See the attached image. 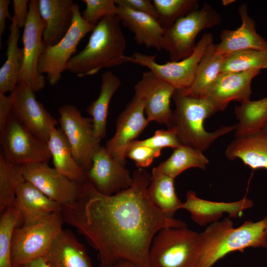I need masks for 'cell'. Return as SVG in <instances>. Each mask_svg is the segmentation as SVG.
I'll list each match as a JSON object with an SVG mask.
<instances>
[{
  "mask_svg": "<svg viewBox=\"0 0 267 267\" xmlns=\"http://www.w3.org/2000/svg\"><path fill=\"white\" fill-rule=\"evenodd\" d=\"M172 98L176 108L166 126L176 132L182 145L203 152L216 139L236 130L234 125L222 126L213 132L206 131L205 120L219 112L207 96L194 95L188 89H175Z\"/></svg>",
  "mask_w": 267,
  "mask_h": 267,
  "instance_id": "obj_2",
  "label": "cell"
},
{
  "mask_svg": "<svg viewBox=\"0 0 267 267\" xmlns=\"http://www.w3.org/2000/svg\"><path fill=\"white\" fill-rule=\"evenodd\" d=\"M88 180L99 193L112 195L130 188L134 182L130 172L99 146L94 152L92 164L87 172Z\"/></svg>",
  "mask_w": 267,
  "mask_h": 267,
  "instance_id": "obj_17",
  "label": "cell"
},
{
  "mask_svg": "<svg viewBox=\"0 0 267 267\" xmlns=\"http://www.w3.org/2000/svg\"><path fill=\"white\" fill-rule=\"evenodd\" d=\"M120 79L112 71H107L101 76L100 90L98 98L93 101L87 109L91 116L94 134L100 140L106 134V123L110 100L120 87Z\"/></svg>",
  "mask_w": 267,
  "mask_h": 267,
  "instance_id": "obj_29",
  "label": "cell"
},
{
  "mask_svg": "<svg viewBox=\"0 0 267 267\" xmlns=\"http://www.w3.org/2000/svg\"><path fill=\"white\" fill-rule=\"evenodd\" d=\"M11 3L9 0H0V46L1 36L5 29V20L8 19L11 21L12 17L10 15L8 7Z\"/></svg>",
  "mask_w": 267,
  "mask_h": 267,
  "instance_id": "obj_43",
  "label": "cell"
},
{
  "mask_svg": "<svg viewBox=\"0 0 267 267\" xmlns=\"http://www.w3.org/2000/svg\"><path fill=\"white\" fill-rule=\"evenodd\" d=\"M64 222L62 212L57 211L35 223L16 227L11 252L12 267L44 257L63 230Z\"/></svg>",
  "mask_w": 267,
  "mask_h": 267,
  "instance_id": "obj_6",
  "label": "cell"
},
{
  "mask_svg": "<svg viewBox=\"0 0 267 267\" xmlns=\"http://www.w3.org/2000/svg\"><path fill=\"white\" fill-rule=\"evenodd\" d=\"M9 27L6 59L0 68V93H11L19 83L23 62V49L18 46L20 30L12 17Z\"/></svg>",
  "mask_w": 267,
  "mask_h": 267,
  "instance_id": "obj_27",
  "label": "cell"
},
{
  "mask_svg": "<svg viewBox=\"0 0 267 267\" xmlns=\"http://www.w3.org/2000/svg\"><path fill=\"white\" fill-rule=\"evenodd\" d=\"M260 72L254 70L221 73L205 96L214 102L218 111L225 110L231 101L242 103L250 100L252 81Z\"/></svg>",
  "mask_w": 267,
  "mask_h": 267,
  "instance_id": "obj_18",
  "label": "cell"
},
{
  "mask_svg": "<svg viewBox=\"0 0 267 267\" xmlns=\"http://www.w3.org/2000/svg\"><path fill=\"white\" fill-rule=\"evenodd\" d=\"M174 178L154 167L147 188V195L152 203L167 217L174 218L181 209L182 203L177 196L174 187Z\"/></svg>",
  "mask_w": 267,
  "mask_h": 267,
  "instance_id": "obj_28",
  "label": "cell"
},
{
  "mask_svg": "<svg viewBox=\"0 0 267 267\" xmlns=\"http://www.w3.org/2000/svg\"><path fill=\"white\" fill-rule=\"evenodd\" d=\"M13 206L19 213L24 225L35 223L54 212L62 211L63 208L26 181L17 188Z\"/></svg>",
  "mask_w": 267,
  "mask_h": 267,
  "instance_id": "obj_21",
  "label": "cell"
},
{
  "mask_svg": "<svg viewBox=\"0 0 267 267\" xmlns=\"http://www.w3.org/2000/svg\"><path fill=\"white\" fill-rule=\"evenodd\" d=\"M242 116L247 127L257 130L267 124V96L257 100H249L242 107Z\"/></svg>",
  "mask_w": 267,
  "mask_h": 267,
  "instance_id": "obj_36",
  "label": "cell"
},
{
  "mask_svg": "<svg viewBox=\"0 0 267 267\" xmlns=\"http://www.w3.org/2000/svg\"><path fill=\"white\" fill-rule=\"evenodd\" d=\"M203 248L200 233L186 227H166L154 236L149 252L151 267H198Z\"/></svg>",
  "mask_w": 267,
  "mask_h": 267,
  "instance_id": "obj_5",
  "label": "cell"
},
{
  "mask_svg": "<svg viewBox=\"0 0 267 267\" xmlns=\"http://www.w3.org/2000/svg\"><path fill=\"white\" fill-rule=\"evenodd\" d=\"M54 168L71 180L82 183L88 180L86 171L77 163L60 128H55L47 141Z\"/></svg>",
  "mask_w": 267,
  "mask_h": 267,
  "instance_id": "obj_26",
  "label": "cell"
},
{
  "mask_svg": "<svg viewBox=\"0 0 267 267\" xmlns=\"http://www.w3.org/2000/svg\"><path fill=\"white\" fill-rule=\"evenodd\" d=\"M0 144L4 159L15 165L48 162L51 158L47 142L33 134L12 115L0 133Z\"/></svg>",
  "mask_w": 267,
  "mask_h": 267,
  "instance_id": "obj_10",
  "label": "cell"
},
{
  "mask_svg": "<svg viewBox=\"0 0 267 267\" xmlns=\"http://www.w3.org/2000/svg\"><path fill=\"white\" fill-rule=\"evenodd\" d=\"M44 28V23L40 14L38 0H31L22 36L23 62L19 83L27 84L35 92L43 89L45 84L44 76L38 70L39 59L45 46L43 38Z\"/></svg>",
  "mask_w": 267,
  "mask_h": 267,
  "instance_id": "obj_12",
  "label": "cell"
},
{
  "mask_svg": "<svg viewBox=\"0 0 267 267\" xmlns=\"http://www.w3.org/2000/svg\"><path fill=\"white\" fill-rule=\"evenodd\" d=\"M86 8L82 13L88 23L96 26L103 18L117 15L118 6L115 0H83Z\"/></svg>",
  "mask_w": 267,
  "mask_h": 267,
  "instance_id": "obj_37",
  "label": "cell"
},
{
  "mask_svg": "<svg viewBox=\"0 0 267 267\" xmlns=\"http://www.w3.org/2000/svg\"><path fill=\"white\" fill-rule=\"evenodd\" d=\"M267 68V51L246 49L224 56L221 73L260 71Z\"/></svg>",
  "mask_w": 267,
  "mask_h": 267,
  "instance_id": "obj_33",
  "label": "cell"
},
{
  "mask_svg": "<svg viewBox=\"0 0 267 267\" xmlns=\"http://www.w3.org/2000/svg\"><path fill=\"white\" fill-rule=\"evenodd\" d=\"M27 84L19 83L13 92L11 115L37 137L47 142L57 121L36 97Z\"/></svg>",
  "mask_w": 267,
  "mask_h": 267,
  "instance_id": "obj_14",
  "label": "cell"
},
{
  "mask_svg": "<svg viewBox=\"0 0 267 267\" xmlns=\"http://www.w3.org/2000/svg\"><path fill=\"white\" fill-rule=\"evenodd\" d=\"M16 267H50L44 257L40 258Z\"/></svg>",
  "mask_w": 267,
  "mask_h": 267,
  "instance_id": "obj_44",
  "label": "cell"
},
{
  "mask_svg": "<svg viewBox=\"0 0 267 267\" xmlns=\"http://www.w3.org/2000/svg\"><path fill=\"white\" fill-rule=\"evenodd\" d=\"M175 89L150 70L143 73L134 87V95L142 102L149 122L167 125L173 114L170 101Z\"/></svg>",
  "mask_w": 267,
  "mask_h": 267,
  "instance_id": "obj_16",
  "label": "cell"
},
{
  "mask_svg": "<svg viewBox=\"0 0 267 267\" xmlns=\"http://www.w3.org/2000/svg\"><path fill=\"white\" fill-rule=\"evenodd\" d=\"M267 217L256 222L247 221L237 228L228 218L211 223L200 233L203 248L198 267H212L233 252H243L249 247L267 248Z\"/></svg>",
  "mask_w": 267,
  "mask_h": 267,
  "instance_id": "obj_4",
  "label": "cell"
},
{
  "mask_svg": "<svg viewBox=\"0 0 267 267\" xmlns=\"http://www.w3.org/2000/svg\"><path fill=\"white\" fill-rule=\"evenodd\" d=\"M117 5L151 16L159 20L158 15L153 2L149 0H115Z\"/></svg>",
  "mask_w": 267,
  "mask_h": 267,
  "instance_id": "obj_40",
  "label": "cell"
},
{
  "mask_svg": "<svg viewBox=\"0 0 267 267\" xmlns=\"http://www.w3.org/2000/svg\"><path fill=\"white\" fill-rule=\"evenodd\" d=\"M221 20L220 14L206 3L165 29L162 47L169 53L170 61H178L189 56L196 47L198 34L205 29L219 25Z\"/></svg>",
  "mask_w": 267,
  "mask_h": 267,
  "instance_id": "obj_7",
  "label": "cell"
},
{
  "mask_svg": "<svg viewBox=\"0 0 267 267\" xmlns=\"http://www.w3.org/2000/svg\"><path fill=\"white\" fill-rule=\"evenodd\" d=\"M135 141L140 145L161 150L164 147H171L174 149L182 145L176 132L169 129L157 130L151 137Z\"/></svg>",
  "mask_w": 267,
  "mask_h": 267,
  "instance_id": "obj_39",
  "label": "cell"
},
{
  "mask_svg": "<svg viewBox=\"0 0 267 267\" xmlns=\"http://www.w3.org/2000/svg\"><path fill=\"white\" fill-rule=\"evenodd\" d=\"M129 188L112 195L98 192L88 179L73 205L63 206L64 222L85 236L98 252L100 267L120 261L137 267H151L152 240L166 227H186L181 220L167 217L150 201L147 190L151 174L142 168L133 173Z\"/></svg>",
  "mask_w": 267,
  "mask_h": 267,
  "instance_id": "obj_1",
  "label": "cell"
},
{
  "mask_svg": "<svg viewBox=\"0 0 267 267\" xmlns=\"http://www.w3.org/2000/svg\"><path fill=\"white\" fill-rule=\"evenodd\" d=\"M29 0H13V18L19 28L24 27L29 14Z\"/></svg>",
  "mask_w": 267,
  "mask_h": 267,
  "instance_id": "obj_42",
  "label": "cell"
},
{
  "mask_svg": "<svg viewBox=\"0 0 267 267\" xmlns=\"http://www.w3.org/2000/svg\"><path fill=\"white\" fill-rule=\"evenodd\" d=\"M95 27L83 18L79 5L75 3L72 24L67 33L57 44L45 46L38 62L39 72L46 74L51 86L58 83L80 42Z\"/></svg>",
  "mask_w": 267,
  "mask_h": 267,
  "instance_id": "obj_9",
  "label": "cell"
},
{
  "mask_svg": "<svg viewBox=\"0 0 267 267\" xmlns=\"http://www.w3.org/2000/svg\"><path fill=\"white\" fill-rule=\"evenodd\" d=\"M121 24L117 15L100 20L86 46L69 60L66 70L83 78L127 62V42Z\"/></svg>",
  "mask_w": 267,
  "mask_h": 267,
  "instance_id": "obj_3",
  "label": "cell"
},
{
  "mask_svg": "<svg viewBox=\"0 0 267 267\" xmlns=\"http://www.w3.org/2000/svg\"><path fill=\"white\" fill-rule=\"evenodd\" d=\"M25 181L22 166L6 161L0 153V211L13 206L17 188Z\"/></svg>",
  "mask_w": 267,
  "mask_h": 267,
  "instance_id": "obj_32",
  "label": "cell"
},
{
  "mask_svg": "<svg viewBox=\"0 0 267 267\" xmlns=\"http://www.w3.org/2000/svg\"><path fill=\"white\" fill-rule=\"evenodd\" d=\"M234 1H235V0H222V2L223 4V5H228L232 2H233Z\"/></svg>",
  "mask_w": 267,
  "mask_h": 267,
  "instance_id": "obj_46",
  "label": "cell"
},
{
  "mask_svg": "<svg viewBox=\"0 0 267 267\" xmlns=\"http://www.w3.org/2000/svg\"><path fill=\"white\" fill-rule=\"evenodd\" d=\"M253 201L244 197L235 202H215L198 197L195 192L189 191L181 209L188 211L192 220L200 226L218 222L225 213L230 218H237L246 209L252 207Z\"/></svg>",
  "mask_w": 267,
  "mask_h": 267,
  "instance_id": "obj_20",
  "label": "cell"
},
{
  "mask_svg": "<svg viewBox=\"0 0 267 267\" xmlns=\"http://www.w3.org/2000/svg\"><path fill=\"white\" fill-rule=\"evenodd\" d=\"M225 154L230 160L240 159L253 170H267V124L255 132L235 137Z\"/></svg>",
  "mask_w": 267,
  "mask_h": 267,
  "instance_id": "obj_22",
  "label": "cell"
},
{
  "mask_svg": "<svg viewBox=\"0 0 267 267\" xmlns=\"http://www.w3.org/2000/svg\"><path fill=\"white\" fill-rule=\"evenodd\" d=\"M212 43L201 59L194 81L188 90L197 96H205L221 73L224 55L217 53Z\"/></svg>",
  "mask_w": 267,
  "mask_h": 267,
  "instance_id": "obj_31",
  "label": "cell"
},
{
  "mask_svg": "<svg viewBox=\"0 0 267 267\" xmlns=\"http://www.w3.org/2000/svg\"><path fill=\"white\" fill-rule=\"evenodd\" d=\"M238 12L241 25L235 30L223 29L221 32L220 43L214 44L215 52L225 55L246 49L267 51V41L257 33L255 22L249 15L246 4L241 5Z\"/></svg>",
  "mask_w": 267,
  "mask_h": 267,
  "instance_id": "obj_19",
  "label": "cell"
},
{
  "mask_svg": "<svg viewBox=\"0 0 267 267\" xmlns=\"http://www.w3.org/2000/svg\"><path fill=\"white\" fill-rule=\"evenodd\" d=\"M21 166L25 181L62 206L74 204L79 197L83 183L71 180L49 167L48 162L32 163Z\"/></svg>",
  "mask_w": 267,
  "mask_h": 267,
  "instance_id": "obj_13",
  "label": "cell"
},
{
  "mask_svg": "<svg viewBox=\"0 0 267 267\" xmlns=\"http://www.w3.org/2000/svg\"><path fill=\"white\" fill-rule=\"evenodd\" d=\"M159 21L164 29L170 28L180 18L198 8L196 0H153Z\"/></svg>",
  "mask_w": 267,
  "mask_h": 267,
  "instance_id": "obj_35",
  "label": "cell"
},
{
  "mask_svg": "<svg viewBox=\"0 0 267 267\" xmlns=\"http://www.w3.org/2000/svg\"><path fill=\"white\" fill-rule=\"evenodd\" d=\"M44 258L50 267H93L85 246L69 229H63Z\"/></svg>",
  "mask_w": 267,
  "mask_h": 267,
  "instance_id": "obj_24",
  "label": "cell"
},
{
  "mask_svg": "<svg viewBox=\"0 0 267 267\" xmlns=\"http://www.w3.org/2000/svg\"><path fill=\"white\" fill-rule=\"evenodd\" d=\"M266 238L267 239V229L266 232Z\"/></svg>",
  "mask_w": 267,
  "mask_h": 267,
  "instance_id": "obj_47",
  "label": "cell"
},
{
  "mask_svg": "<svg viewBox=\"0 0 267 267\" xmlns=\"http://www.w3.org/2000/svg\"><path fill=\"white\" fill-rule=\"evenodd\" d=\"M58 123L72 154L86 172L92 164L93 154L100 146L91 117L83 116L74 105L65 104L58 109Z\"/></svg>",
  "mask_w": 267,
  "mask_h": 267,
  "instance_id": "obj_11",
  "label": "cell"
},
{
  "mask_svg": "<svg viewBox=\"0 0 267 267\" xmlns=\"http://www.w3.org/2000/svg\"><path fill=\"white\" fill-rule=\"evenodd\" d=\"M161 150L140 145L135 140L128 146L126 156L134 161L137 167L143 168L150 166L155 158L159 157Z\"/></svg>",
  "mask_w": 267,
  "mask_h": 267,
  "instance_id": "obj_38",
  "label": "cell"
},
{
  "mask_svg": "<svg viewBox=\"0 0 267 267\" xmlns=\"http://www.w3.org/2000/svg\"><path fill=\"white\" fill-rule=\"evenodd\" d=\"M112 267H137L131 262L122 260L117 263Z\"/></svg>",
  "mask_w": 267,
  "mask_h": 267,
  "instance_id": "obj_45",
  "label": "cell"
},
{
  "mask_svg": "<svg viewBox=\"0 0 267 267\" xmlns=\"http://www.w3.org/2000/svg\"><path fill=\"white\" fill-rule=\"evenodd\" d=\"M212 43V34L206 33L197 43L193 52L181 60L159 64L155 60L156 55H149L137 52L130 56H127V61L147 67L176 89H188L194 81L201 59Z\"/></svg>",
  "mask_w": 267,
  "mask_h": 267,
  "instance_id": "obj_8",
  "label": "cell"
},
{
  "mask_svg": "<svg viewBox=\"0 0 267 267\" xmlns=\"http://www.w3.org/2000/svg\"><path fill=\"white\" fill-rule=\"evenodd\" d=\"M12 96L0 93V133L6 128L11 115Z\"/></svg>",
  "mask_w": 267,
  "mask_h": 267,
  "instance_id": "obj_41",
  "label": "cell"
},
{
  "mask_svg": "<svg viewBox=\"0 0 267 267\" xmlns=\"http://www.w3.org/2000/svg\"><path fill=\"white\" fill-rule=\"evenodd\" d=\"M209 162L202 151L182 145L174 149L172 155L156 168L175 179L183 171L191 168L205 170Z\"/></svg>",
  "mask_w": 267,
  "mask_h": 267,
  "instance_id": "obj_30",
  "label": "cell"
},
{
  "mask_svg": "<svg viewBox=\"0 0 267 267\" xmlns=\"http://www.w3.org/2000/svg\"><path fill=\"white\" fill-rule=\"evenodd\" d=\"M23 223L21 216L14 206L6 209L0 219V267H12L11 252L15 228Z\"/></svg>",
  "mask_w": 267,
  "mask_h": 267,
  "instance_id": "obj_34",
  "label": "cell"
},
{
  "mask_svg": "<svg viewBox=\"0 0 267 267\" xmlns=\"http://www.w3.org/2000/svg\"><path fill=\"white\" fill-rule=\"evenodd\" d=\"M40 16L44 23L45 46L59 42L70 28L75 3L72 0H38Z\"/></svg>",
  "mask_w": 267,
  "mask_h": 267,
  "instance_id": "obj_23",
  "label": "cell"
},
{
  "mask_svg": "<svg viewBox=\"0 0 267 267\" xmlns=\"http://www.w3.org/2000/svg\"><path fill=\"white\" fill-rule=\"evenodd\" d=\"M141 101L135 95L126 105L116 120L114 135L105 144L109 154L123 166L126 164V151L149 122L144 116Z\"/></svg>",
  "mask_w": 267,
  "mask_h": 267,
  "instance_id": "obj_15",
  "label": "cell"
},
{
  "mask_svg": "<svg viewBox=\"0 0 267 267\" xmlns=\"http://www.w3.org/2000/svg\"><path fill=\"white\" fill-rule=\"evenodd\" d=\"M121 23L134 34L136 43L147 48L162 49V39L165 29L159 21L150 15L117 5Z\"/></svg>",
  "mask_w": 267,
  "mask_h": 267,
  "instance_id": "obj_25",
  "label": "cell"
}]
</instances>
